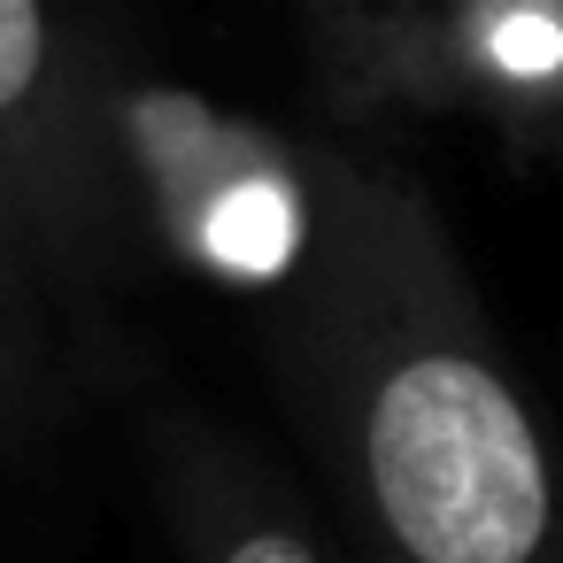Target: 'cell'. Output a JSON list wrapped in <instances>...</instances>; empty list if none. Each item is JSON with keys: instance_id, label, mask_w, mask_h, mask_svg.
Wrapping results in <instances>:
<instances>
[{"instance_id": "cell-1", "label": "cell", "mask_w": 563, "mask_h": 563, "mask_svg": "<svg viewBox=\"0 0 563 563\" xmlns=\"http://www.w3.org/2000/svg\"><path fill=\"white\" fill-rule=\"evenodd\" d=\"M347 455L401 563H540L555 478L509 371L478 347L401 194H347Z\"/></svg>"}, {"instance_id": "cell-2", "label": "cell", "mask_w": 563, "mask_h": 563, "mask_svg": "<svg viewBox=\"0 0 563 563\" xmlns=\"http://www.w3.org/2000/svg\"><path fill=\"white\" fill-rule=\"evenodd\" d=\"M0 209L63 263H117L140 217L124 86L78 0H0Z\"/></svg>"}, {"instance_id": "cell-3", "label": "cell", "mask_w": 563, "mask_h": 563, "mask_svg": "<svg viewBox=\"0 0 563 563\" xmlns=\"http://www.w3.org/2000/svg\"><path fill=\"white\" fill-rule=\"evenodd\" d=\"M124 155L132 194L163 224V240L232 286H271L309 247V194L294 163L178 93H124Z\"/></svg>"}, {"instance_id": "cell-4", "label": "cell", "mask_w": 563, "mask_h": 563, "mask_svg": "<svg viewBox=\"0 0 563 563\" xmlns=\"http://www.w3.org/2000/svg\"><path fill=\"white\" fill-rule=\"evenodd\" d=\"M448 47L494 93H563V0H455Z\"/></svg>"}, {"instance_id": "cell-5", "label": "cell", "mask_w": 563, "mask_h": 563, "mask_svg": "<svg viewBox=\"0 0 563 563\" xmlns=\"http://www.w3.org/2000/svg\"><path fill=\"white\" fill-rule=\"evenodd\" d=\"M324 40L340 47L347 70L363 78H401L409 70V47L424 32V0H309Z\"/></svg>"}, {"instance_id": "cell-6", "label": "cell", "mask_w": 563, "mask_h": 563, "mask_svg": "<svg viewBox=\"0 0 563 563\" xmlns=\"http://www.w3.org/2000/svg\"><path fill=\"white\" fill-rule=\"evenodd\" d=\"M24 255H40L24 240V224L0 209V417L32 394V332H24Z\"/></svg>"}, {"instance_id": "cell-7", "label": "cell", "mask_w": 563, "mask_h": 563, "mask_svg": "<svg viewBox=\"0 0 563 563\" xmlns=\"http://www.w3.org/2000/svg\"><path fill=\"white\" fill-rule=\"evenodd\" d=\"M209 563H317V548L294 525H278V517H240V525H224Z\"/></svg>"}]
</instances>
